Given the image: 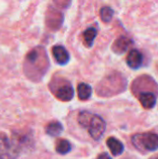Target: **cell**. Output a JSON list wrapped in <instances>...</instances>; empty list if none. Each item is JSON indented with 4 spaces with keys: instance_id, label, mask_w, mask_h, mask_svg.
Instances as JSON below:
<instances>
[{
    "instance_id": "cell-1",
    "label": "cell",
    "mask_w": 158,
    "mask_h": 159,
    "mask_svg": "<svg viewBox=\"0 0 158 159\" xmlns=\"http://www.w3.org/2000/svg\"><path fill=\"white\" fill-rule=\"evenodd\" d=\"M48 68V60L45 49L37 47L31 50L25 58L24 72L32 80H39Z\"/></svg>"
},
{
    "instance_id": "cell-2",
    "label": "cell",
    "mask_w": 158,
    "mask_h": 159,
    "mask_svg": "<svg viewBox=\"0 0 158 159\" xmlns=\"http://www.w3.org/2000/svg\"><path fill=\"white\" fill-rule=\"evenodd\" d=\"M25 143L26 140L20 136L10 139L6 135H0V159H17L21 145Z\"/></svg>"
},
{
    "instance_id": "cell-3",
    "label": "cell",
    "mask_w": 158,
    "mask_h": 159,
    "mask_svg": "<svg viewBox=\"0 0 158 159\" xmlns=\"http://www.w3.org/2000/svg\"><path fill=\"white\" fill-rule=\"evenodd\" d=\"M132 143L134 146L146 151L154 152L158 149V134L143 133L137 134L132 137Z\"/></svg>"
},
{
    "instance_id": "cell-4",
    "label": "cell",
    "mask_w": 158,
    "mask_h": 159,
    "mask_svg": "<svg viewBox=\"0 0 158 159\" xmlns=\"http://www.w3.org/2000/svg\"><path fill=\"white\" fill-rule=\"evenodd\" d=\"M87 129L91 138L95 141H99L103 136L106 129V124L100 116L92 115Z\"/></svg>"
},
{
    "instance_id": "cell-5",
    "label": "cell",
    "mask_w": 158,
    "mask_h": 159,
    "mask_svg": "<svg viewBox=\"0 0 158 159\" xmlns=\"http://www.w3.org/2000/svg\"><path fill=\"white\" fill-rule=\"evenodd\" d=\"M52 55L56 62L60 65H65L70 61V54L67 49L61 45H57L52 48Z\"/></svg>"
},
{
    "instance_id": "cell-6",
    "label": "cell",
    "mask_w": 158,
    "mask_h": 159,
    "mask_svg": "<svg viewBox=\"0 0 158 159\" xmlns=\"http://www.w3.org/2000/svg\"><path fill=\"white\" fill-rule=\"evenodd\" d=\"M142 62H143V56L139 50L132 49L129 51L127 57V63L131 69L137 70L141 68V66L142 65Z\"/></svg>"
},
{
    "instance_id": "cell-7",
    "label": "cell",
    "mask_w": 158,
    "mask_h": 159,
    "mask_svg": "<svg viewBox=\"0 0 158 159\" xmlns=\"http://www.w3.org/2000/svg\"><path fill=\"white\" fill-rule=\"evenodd\" d=\"M132 43L133 42L130 38L126 36H120L114 42L112 49L116 54H123L128 50V48L132 45Z\"/></svg>"
},
{
    "instance_id": "cell-8",
    "label": "cell",
    "mask_w": 158,
    "mask_h": 159,
    "mask_svg": "<svg viewBox=\"0 0 158 159\" xmlns=\"http://www.w3.org/2000/svg\"><path fill=\"white\" fill-rule=\"evenodd\" d=\"M74 90L70 84H65L58 89L56 91V97L61 102H69L74 98Z\"/></svg>"
},
{
    "instance_id": "cell-9",
    "label": "cell",
    "mask_w": 158,
    "mask_h": 159,
    "mask_svg": "<svg viewBox=\"0 0 158 159\" xmlns=\"http://www.w3.org/2000/svg\"><path fill=\"white\" fill-rule=\"evenodd\" d=\"M139 100L145 109H153L156 104V96L153 92H142L139 96Z\"/></svg>"
},
{
    "instance_id": "cell-10",
    "label": "cell",
    "mask_w": 158,
    "mask_h": 159,
    "mask_svg": "<svg viewBox=\"0 0 158 159\" xmlns=\"http://www.w3.org/2000/svg\"><path fill=\"white\" fill-rule=\"evenodd\" d=\"M106 144L108 148L110 149L111 153L113 154V156L116 157V156L121 155L124 152V144L116 138H114V137L108 138L106 141Z\"/></svg>"
},
{
    "instance_id": "cell-11",
    "label": "cell",
    "mask_w": 158,
    "mask_h": 159,
    "mask_svg": "<svg viewBox=\"0 0 158 159\" xmlns=\"http://www.w3.org/2000/svg\"><path fill=\"white\" fill-rule=\"evenodd\" d=\"M62 131H63V127L58 121L50 122L46 127V132H47V134L49 135V136H51V137L60 136L62 133Z\"/></svg>"
},
{
    "instance_id": "cell-12",
    "label": "cell",
    "mask_w": 158,
    "mask_h": 159,
    "mask_svg": "<svg viewBox=\"0 0 158 159\" xmlns=\"http://www.w3.org/2000/svg\"><path fill=\"white\" fill-rule=\"evenodd\" d=\"M92 94V89L86 83H81L77 87V95L81 101H87Z\"/></svg>"
},
{
    "instance_id": "cell-13",
    "label": "cell",
    "mask_w": 158,
    "mask_h": 159,
    "mask_svg": "<svg viewBox=\"0 0 158 159\" xmlns=\"http://www.w3.org/2000/svg\"><path fill=\"white\" fill-rule=\"evenodd\" d=\"M97 34H98V31L95 28H88L84 32V34H83L84 43L88 48L92 47L93 42H94L95 38L97 36Z\"/></svg>"
},
{
    "instance_id": "cell-14",
    "label": "cell",
    "mask_w": 158,
    "mask_h": 159,
    "mask_svg": "<svg viewBox=\"0 0 158 159\" xmlns=\"http://www.w3.org/2000/svg\"><path fill=\"white\" fill-rule=\"evenodd\" d=\"M72 145L67 140H60L56 144V152L60 155H67L71 152Z\"/></svg>"
},
{
    "instance_id": "cell-15",
    "label": "cell",
    "mask_w": 158,
    "mask_h": 159,
    "mask_svg": "<svg viewBox=\"0 0 158 159\" xmlns=\"http://www.w3.org/2000/svg\"><path fill=\"white\" fill-rule=\"evenodd\" d=\"M100 15L104 22H109L114 16V10L109 7H104L100 10Z\"/></svg>"
},
{
    "instance_id": "cell-16",
    "label": "cell",
    "mask_w": 158,
    "mask_h": 159,
    "mask_svg": "<svg viewBox=\"0 0 158 159\" xmlns=\"http://www.w3.org/2000/svg\"><path fill=\"white\" fill-rule=\"evenodd\" d=\"M97 159H113L108 154H106V153H103V154H101L99 157H98V158Z\"/></svg>"
}]
</instances>
